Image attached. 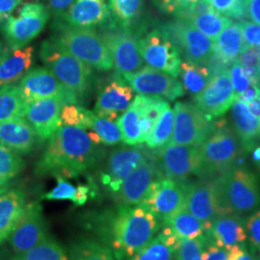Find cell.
<instances>
[{"instance_id":"6da1fadb","label":"cell","mask_w":260,"mask_h":260,"mask_svg":"<svg viewBox=\"0 0 260 260\" xmlns=\"http://www.w3.org/2000/svg\"><path fill=\"white\" fill-rule=\"evenodd\" d=\"M89 228L96 239L110 249L116 260H125L154 238L161 223L142 204H117L93 214Z\"/></svg>"},{"instance_id":"3957f363","label":"cell","mask_w":260,"mask_h":260,"mask_svg":"<svg viewBox=\"0 0 260 260\" xmlns=\"http://www.w3.org/2000/svg\"><path fill=\"white\" fill-rule=\"evenodd\" d=\"M201 169L198 177L213 179L237 165L243 152L239 138L224 119L215 121V129L199 147Z\"/></svg>"},{"instance_id":"4316f807","label":"cell","mask_w":260,"mask_h":260,"mask_svg":"<svg viewBox=\"0 0 260 260\" xmlns=\"http://www.w3.org/2000/svg\"><path fill=\"white\" fill-rule=\"evenodd\" d=\"M161 229L148 245L125 260H176L178 239L168 226Z\"/></svg>"},{"instance_id":"e575fe53","label":"cell","mask_w":260,"mask_h":260,"mask_svg":"<svg viewBox=\"0 0 260 260\" xmlns=\"http://www.w3.org/2000/svg\"><path fill=\"white\" fill-rule=\"evenodd\" d=\"M112 21L121 27L131 28L138 23L145 0H108Z\"/></svg>"},{"instance_id":"ee69618b","label":"cell","mask_w":260,"mask_h":260,"mask_svg":"<svg viewBox=\"0 0 260 260\" xmlns=\"http://www.w3.org/2000/svg\"><path fill=\"white\" fill-rule=\"evenodd\" d=\"M93 115V112L86 109L81 105L69 103L62 107L61 120L63 125L76 126L87 131L91 125Z\"/></svg>"},{"instance_id":"816d5d0a","label":"cell","mask_w":260,"mask_h":260,"mask_svg":"<svg viewBox=\"0 0 260 260\" xmlns=\"http://www.w3.org/2000/svg\"><path fill=\"white\" fill-rule=\"evenodd\" d=\"M75 0H47V8L57 20L63 19L66 12Z\"/></svg>"},{"instance_id":"44dd1931","label":"cell","mask_w":260,"mask_h":260,"mask_svg":"<svg viewBox=\"0 0 260 260\" xmlns=\"http://www.w3.org/2000/svg\"><path fill=\"white\" fill-rule=\"evenodd\" d=\"M65 104L69 103L62 98H50L28 103L24 118L35 130L41 142L49 140L63 125L61 110Z\"/></svg>"},{"instance_id":"484cf974","label":"cell","mask_w":260,"mask_h":260,"mask_svg":"<svg viewBox=\"0 0 260 260\" xmlns=\"http://www.w3.org/2000/svg\"><path fill=\"white\" fill-rule=\"evenodd\" d=\"M232 118L243 151H251L260 140L259 119L249 110L246 103L238 101H235L232 106Z\"/></svg>"},{"instance_id":"603a6c76","label":"cell","mask_w":260,"mask_h":260,"mask_svg":"<svg viewBox=\"0 0 260 260\" xmlns=\"http://www.w3.org/2000/svg\"><path fill=\"white\" fill-rule=\"evenodd\" d=\"M133 96V90L124 81H112L99 93L94 114L101 118L115 121L128 108Z\"/></svg>"},{"instance_id":"9f6ffc18","label":"cell","mask_w":260,"mask_h":260,"mask_svg":"<svg viewBox=\"0 0 260 260\" xmlns=\"http://www.w3.org/2000/svg\"><path fill=\"white\" fill-rule=\"evenodd\" d=\"M246 104L248 105L249 110L260 120V88H258L255 98Z\"/></svg>"},{"instance_id":"11a10c76","label":"cell","mask_w":260,"mask_h":260,"mask_svg":"<svg viewBox=\"0 0 260 260\" xmlns=\"http://www.w3.org/2000/svg\"><path fill=\"white\" fill-rule=\"evenodd\" d=\"M258 91V87L254 86V85H251L245 92L238 94L236 96V101L241 102L243 103H248L251 102V100H253L257 93Z\"/></svg>"},{"instance_id":"6f0895ef","label":"cell","mask_w":260,"mask_h":260,"mask_svg":"<svg viewBox=\"0 0 260 260\" xmlns=\"http://www.w3.org/2000/svg\"><path fill=\"white\" fill-rule=\"evenodd\" d=\"M236 260H256V256L254 255V253L251 250H248L246 248V250L244 251L241 256H239Z\"/></svg>"},{"instance_id":"8fae6325","label":"cell","mask_w":260,"mask_h":260,"mask_svg":"<svg viewBox=\"0 0 260 260\" xmlns=\"http://www.w3.org/2000/svg\"><path fill=\"white\" fill-rule=\"evenodd\" d=\"M138 47L143 61L149 67L176 78L179 76L180 52L161 29H154L138 39Z\"/></svg>"},{"instance_id":"8992f818","label":"cell","mask_w":260,"mask_h":260,"mask_svg":"<svg viewBox=\"0 0 260 260\" xmlns=\"http://www.w3.org/2000/svg\"><path fill=\"white\" fill-rule=\"evenodd\" d=\"M55 27L60 44L86 65L103 72L114 68L108 48L93 28L75 27L63 21H58Z\"/></svg>"},{"instance_id":"9a60e30c","label":"cell","mask_w":260,"mask_h":260,"mask_svg":"<svg viewBox=\"0 0 260 260\" xmlns=\"http://www.w3.org/2000/svg\"><path fill=\"white\" fill-rule=\"evenodd\" d=\"M48 235L43 206L38 202H32L24 206L7 240L15 255H19L45 240Z\"/></svg>"},{"instance_id":"d6a6232c","label":"cell","mask_w":260,"mask_h":260,"mask_svg":"<svg viewBox=\"0 0 260 260\" xmlns=\"http://www.w3.org/2000/svg\"><path fill=\"white\" fill-rule=\"evenodd\" d=\"M26 106L19 86L5 85L0 88V122L24 119Z\"/></svg>"},{"instance_id":"277c9868","label":"cell","mask_w":260,"mask_h":260,"mask_svg":"<svg viewBox=\"0 0 260 260\" xmlns=\"http://www.w3.org/2000/svg\"><path fill=\"white\" fill-rule=\"evenodd\" d=\"M40 57L60 83L78 102L84 98L92 82L91 67L73 55L55 37L46 40L42 44Z\"/></svg>"},{"instance_id":"9c48e42d","label":"cell","mask_w":260,"mask_h":260,"mask_svg":"<svg viewBox=\"0 0 260 260\" xmlns=\"http://www.w3.org/2000/svg\"><path fill=\"white\" fill-rule=\"evenodd\" d=\"M174 112L175 126L168 144L200 147L215 129L214 118L200 110L195 104L177 102Z\"/></svg>"},{"instance_id":"5bb4252c","label":"cell","mask_w":260,"mask_h":260,"mask_svg":"<svg viewBox=\"0 0 260 260\" xmlns=\"http://www.w3.org/2000/svg\"><path fill=\"white\" fill-rule=\"evenodd\" d=\"M187 181L158 177L149 186V191L141 204L162 223L165 219L184 206Z\"/></svg>"},{"instance_id":"e0dca14e","label":"cell","mask_w":260,"mask_h":260,"mask_svg":"<svg viewBox=\"0 0 260 260\" xmlns=\"http://www.w3.org/2000/svg\"><path fill=\"white\" fill-rule=\"evenodd\" d=\"M123 76L131 89L139 94L175 102L185 93L182 83L176 77L150 67H143L139 71Z\"/></svg>"},{"instance_id":"d590c367","label":"cell","mask_w":260,"mask_h":260,"mask_svg":"<svg viewBox=\"0 0 260 260\" xmlns=\"http://www.w3.org/2000/svg\"><path fill=\"white\" fill-rule=\"evenodd\" d=\"M68 260H116L108 247L94 238H80L68 253Z\"/></svg>"},{"instance_id":"db71d44e","label":"cell","mask_w":260,"mask_h":260,"mask_svg":"<svg viewBox=\"0 0 260 260\" xmlns=\"http://www.w3.org/2000/svg\"><path fill=\"white\" fill-rule=\"evenodd\" d=\"M198 1L199 0H171L163 13L173 14L175 16L178 12L186 9Z\"/></svg>"},{"instance_id":"7c38bea8","label":"cell","mask_w":260,"mask_h":260,"mask_svg":"<svg viewBox=\"0 0 260 260\" xmlns=\"http://www.w3.org/2000/svg\"><path fill=\"white\" fill-rule=\"evenodd\" d=\"M154 152L155 150L142 144L114 149L107 158L101 176L103 185L111 194L115 193L121 182Z\"/></svg>"},{"instance_id":"8d00e7d4","label":"cell","mask_w":260,"mask_h":260,"mask_svg":"<svg viewBox=\"0 0 260 260\" xmlns=\"http://www.w3.org/2000/svg\"><path fill=\"white\" fill-rule=\"evenodd\" d=\"M179 75L184 91L193 96L201 93L213 78L206 66L190 61L181 63Z\"/></svg>"},{"instance_id":"681fc988","label":"cell","mask_w":260,"mask_h":260,"mask_svg":"<svg viewBox=\"0 0 260 260\" xmlns=\"http://www.w3.org/2000/svg\"><path fill=\"white\" fill-rule=\"evenodd\" d=\"M229 71H230V76L233 83V89L237 96L238 94L245 92L251 86V83L249 78L244 74L241 65L238 63L237 60L233 62L232 66L230 67Z\"/></svg>"},{"instance_id":"f35d334b","label":"cell","mask_w":260,"mask_h":260,"mask_svg":"<svg viewBox=\"0 0 260 260\" xmlns=\"http://www.w3.org/2000/svg\"><path fill=\"white\" fill-rule=\"evenodd\" d=\"M11 260H68V252L59 242L48 235L29 251L15 255Z\"/></svg>"},{"instance_id":"e7e4bbea","label":"cell","mask_w":260,"mask_h":260,"mask_svg":"<svg viewBox=\"0 0 260 260\" xmlns=\"http://www.w3.org/2000/svg\"><path fill=\"white\" fill-rule=\"evenodd\" d=\"M32 1H38V0H32Z\"/></svg>"},{"instance_id":"d4e9b609","label":"cell","mask_w":260,"mask_h":260,"mask_svg":"<svg viewBox=\"0 0 260 260\" xmlns=\"http://www.w3.org/2000/svg\"><path fill=\"white\" fill-rule=\"evenodd\" d=\"M37 134L31 124L24 119H16L0 122V145L16 151L27 154L36 144Z\"/></svg>"},{"instance_id":"f5cc1de1","label":"cell","mask_w":260,"mask_h":260,"mask_svg":"<svg viewBox=\"0 0 260 260\" xmlns=\"http://www.w3.org/2000/svg\"><path fill=\"white\" fill-rule=\"evenodd\" d=\"M21 2L22 0H0V26H3L5 21Z\"/></svg>"},{"instance_id":"be15d7a7","label":"cell","mask_w":260,"mask_h":260,"mask_svg":"<svg viewBox=\"0 0 260 260\" xmlns=\"http://www.w3.org/2000/svg\"><path fill=\"white\" fill-rule=\"evenodd\" d=\"M256 260H260V254L259 255H257V256H256Z\"/></svg>"},{"instance_id":"c3c4849f","label":"cell","mask_w":260,"mask_h":260,"mask_svg":"<svg viewBox=\"0 0 260 260\" xmlns=\"http://www.w3.org/2000/svg\"><path fill=\"white\" fill-rule=\"evenodd\" d=\"M245 226L251 248L260 252V209L251 214L245 221Z\"/></svg>"},{"instance_id":"6125c7cd","label":"cell","mask_w":260,"mask_h":260,"mask_svg":"<svg viewBox=\"0 0 260 260\" xmlns=\"http://www.w3.org/2000/svg\"><path fill=\"white\" fill-rule=\"evenodd\" d=\"M6 256V250L5 248H3L2 244H0V260H4Z\"/></svg>"},{"instance_id":"ab89813d","label":"cell","mask_w":260,"mask_h":260,"mask_svg":"<svg viewBox=\"0 0 260 260\" xmlns=\"http://www.w3.org/2000/svg\"><path fill=\"white\" fill-rule=\"evenodd\" d=\"M186 21L213 42L224 28L233 22V19L224 17L214 10L194 16Z\"/></svg>"},{"instance_id":"7a4b0ae2","label":"cell","mask_w":260,"mask_h":260,"mask_svg":"<svg viewBox=\"0 0 260 260\" xmlns=\"http://www.w3.org/2000/svg\"><path fill=\"white\" fill-rule=\"evenodd\" d=\"M102 157V149L88 131L62 125L49 138L35 168L37 176L74 178L93 169Z\"/></svg>"},{"instance_id":"f907efd6","label":"cell","mask_w":260,"mask_h":260,"mask_svg":"<svg viewBox=\"0 0 260 260\" xmlns=\"http://www.w3.org/2000/svg\"><path fill=\"white\" fill-rule=\"evenodd\" d=\"M240 24L245 46H255L260 47L259 24L246 20H242Z\"/></svg>"},{"instance_id":"7bdbcfd3","label":"cell","mask_w":260,"mask_h":260,"mask_svg":"<svg viewBox=\"0 0 260 260\" xmlns=\"http://www.w3.org/2000/svg\"><path fill=\"white\" fill-rule=\"evenodd\" d=\"M89 130L99 137L101 144L115 146L121 142V129L117 121L101 118L94 114Z\"/></svg>"},{"instance_id":"f1b7e54d","label":"cell","mask_w":260,"mask_h":260,"mask_svg":"<svg viewBox=\"0 0 260 260\" xmlns=\"http://www.w3.org/2000/svg\"><path fill=\"white\" fill-rule=\"evenodd\" d=\"M34 47L13 50L0 62V87L21 79L33 65Z\"/></svg>"},{"instance_id":"680465c9","label":"cell","mask_w":260,"mask_h":260,"mask_svg":"<svg viewBox=\"0 0 260 260\" xmlns=\"http://www.w3.org/2000/svg\"><path fill=\"white\" fill-rule=\"evenodd\" d=\"M11 52V49L9 47H7L6 45H4V43H2L0 41V62L6 57V56L9 54Z\"/></svg>"},{"instance_id":"94428289","label":"cell","mask_w":260,"mask_h":260,"mask_svg":"<svg viewBox=\"0 0 260 260\" xmlns=\"http://www.w3.org/2000/svg\"><path fill=\"white\" fill-rule=\"evenodd\" d=\"M252 161L258 166L260 165V146L253 149L252 151Z\"/></svg>"},{"instance_id":"7dc6e473","label":"cell","mask_w":260,"mask_h":260,"mask_svg":"<svg viewBox=\"0 0 260 260\" xmlns=\"http://www.w3.org/2000/svg\"><path fill=\"white\" fill-rule=\"evenodd\" d=\"M246 248V244L243 246H235L232 249H226L208 243V246L203 254V260H236L241 256Z\"/></svg>"},{"instance_id":"60d3db41","label":"cell","mask_w":260,"mask_h":260,"mask_svg":"<svg viewBox=\"0 0 260 260\" xmlns=\"http://www.w3.org/2000/svg\"><path fill=\"white\" fill-rule=\"evenodd\" d=\"M140 115L138 107L132 102L128 108L117 120L121 132V141L127 146L143 144L139 126Z\"/></svg>"},{"instance_id":"ac0fdd59","label":"cell","mask_w":260,"mask_h":260,"mask_svg":"<svg viewBox=\"0 0 260 260\" xmlns=\"http://www.w3.org/2000/svg\"><path fill=\"white\" fill-rule=\"evenodd\" d=\"M158 177L161 176L155 150L150 157L121 182L119 189L111 194L112 200L119 205H139L147 195L149 186Z\"/></svg>"},{"instance_id":"4fadbf2b","label":"cell","mask_w":260,"mask_h":260,"mask_svg":"<svg viewBox=\"0 0 260 260\" xmlns=\"http://www.w3.org/2000/svg\"><path fill=\"white\" fill-rule=\"evenodd\" d=\"M156 156L161 177L186 181L191 175L199 176L201 169L199 147L168 144L156 150Z\"/></svg>"},{"instance_id":"4dcf8cb0","label":"cell","mask_w":260,"mask_h":260,"mask_svg":"<svg viewBox=\"0 0 260 260\" xmlns=\"http://www.w3.org/2000/svg\"><path fill=\"white\" fill-rule=\"evenodd\" d=\"M133 103L136 104L139 110L141 139L143 143H145L158 119L170 104L164 99L144 94H138L135 96Z\"/></svg>"},{"instance_id":"5b68a950","label":"cell","mask_w":260,"mask_h":260,"mask_svg":"<svg viewBox=\"0 0 260 260\" xmlns=\"http://www.w3.org/2000/svg\"><path fill=\"white\" fill-rule=\"evenodd\" d=\"M216 182L221 204L226 213L242 216L259 208V182L249 169L236 165L217 177Z\"/></svg>"},{"instance_id":"f6af8a7d","label":"cell","mask_w":260,"mask_h":260,"mask_svg":"<svg viewBox=\"0 0 260 260\" xmlns=\"http://www.w3.org/2000/svg\"><path fill=\"white\" fill-rule=\"evenodd\" d=\"M208 246L205 234L192 239L178 240L176 260H203V254Z\"/></svg>"},{"instance_id":"1f68e13d","label":"cell","mask_w":260,"mask_h":260,"mask_svg":"<svg viewBox=\"0 0 260 260\" xmlns=\"http://www.w3.org/2000/svg\"><path fill=\"white\" fill-rule=\"evenodd\" d=\"M162 225L168 226L178 240L192 239L205 233V223L191 213L185 206L165 219L161 223Z\"/></svg>"},{"instance_id":"7402d4cb","label":"cell","mask_w":260,"mask_h":260,"mask_svg":"<svg viewBox=\"0 0 260 260\" xmlns=\"http://www.w3.org/2000/svg\"><path fill=\"white\" fill-rule=\"evenodd\" d=\"M205 233L209 244L226 249L243 246L248 238L245 220L233 213L217 217Z\"/></svg>"},{"instance_id":"836d02e7","label":"cell","mask_w":260,"mask_h":260,"mask_svg":"<svg viewBox=\"0 0 260 260\" xmlns=\"http://www.w3.org/2000/svg\"><path fill=\"white\" fill-rule=\"evenodd\" d=\"M57 184L55 187L47 192V194L43 196L44 200L47 201H71L76 206H81L85 205L90 195L93 193V189L89 184H79L73 185L70 183L67 178L57 177Z\"/></svg>"},{"instance_id":"83f0119b","label":"cell","mask_w":260,"mask_h":260,"mask_svg":"<svg viewBox=\"0 0 260 260\" xmlns=\"http://www.w3.org/2000/svg\"><path fill=\"white\" fill-rule=\"evenodd\" d=\"M25 205V195L19 190L0 194V244L8 239Z\"/></svg>"},{"instance_id":"b9f144b4","label":"cell","mask_w":260,"mask_h":260,"mask_svg":"<svg viewBox=\"0 0 260 260\" xmlns=\"http://www.w3.org/2000/svg\"><path fill=\"white\" fill-rule=\"evenodd\" d=\"M25 163L19 153L0 145V193L10 181L24 169Z\"/></svg>"},{"instance_id":"74e56055","label":"cell","mask_w":260,"mask_h":260,"mask_svg":"<svg viewBox=\"0 0 260 260\" xmlns=\"http://www.w3.org/2000/svg\"><path fill=\"white\" fill-rule=\"evenodd\" d=\"M175 126V112L169 106L156 121L145 141L146 146L152 150L164 148L170 142Z\"/></svg>"},{"instance_id":"f546056e","label":"cell","mask_w":260,"mask_h":260,"mask_svg":"<svg viewBox=\"0 0 260 260\" xmlns=\"http://www.w3.org/2000/svg\"><path fill=\"white\" fill-rule=\"evenodd\" d=\"M245 47L241 24L233 22L223 29L213 42V52L231 67Z\"/></svg>"},{"instance_id":"bcb514c9","label":"cell","mask_w":260,"mask_h":260,"mask_svg":"<svg viewBox=\"0 0 260 260\" xmlns=\"http://www.w3.org/2000/svg\"><path fill=\"white\" fill-rule=\"evenodd\" d=\"M210 7L231 19L243 20L247 17V0H205Z\"/></svg>"},{"instance_id":"2e32d148","label":"cell","mask_w":260,"mask_h":260,"mask_svg":"<svg viewBox=\"0 0 260 260\" xmlns=\"http://www.w3.org/2000/svg\"><path fill=\"white\" fill-rule=\"evenodd\" d=\"M184 206L205 223V232L217 217L226 213L221 204L216 178H202L194 183L187 181Z\"/></svg>"},{"instance_id":"91938a15","label":"cell","mask_w":260,"mask_h":260,"mask_svg":"<svg viewBox=\"0 0 260 260\" xmlns=\"http://www.w3.org/2000/svg\"><path fill=\"white\" fill-rule=\"evenodd\" d=\"M170 1H171V0H152L153 4H154L161 12H164V10L166 8V6L169 4Z\"/></svg>"},{"instance_id":"ffe728a7","label":"cell","mask_w":260,"mask_h":260,"mask_svg":"<svg viewBox=\"0 0 260 260\" xmlns=\"http://www.w3.org/2000/svg\"><path fill=\"white\" fill-rule=\"evenodd\" d=\"M236 101L230 71L215 75L205 89L194 96L195 105L206 115L215 118L229 111Z\"/></svg>"},{"instance_id":"ba28073f","label":"cell","mask_w":260,"mask_h":260,"mask_svg":"<svg viewBox=\"0 0 260 260\" xmlns=\"http://www.w3.org/2000/svg\"><path fill=\"white\" fill-rule=\"evenodd\" d=\"M100 35L111 54L113 65L118 74L128 75L143 68L144 61L140 54L138 38L133 29L121 27L111 20L102 28Z\"/></svg>"},{"instance_id":"52a82bcc","label":"cell","mask_w":260,"mask_h":260,"mask_svg":"<svg viewBox=\"0 0 260 260\" xmlns=\"http://www.w3.org/2000/svg\"><path fill=\"white\" fill-rule=\"evenodd\" d=\"M49 18L50 12L44 4L24 3L17 15H11L3 24V33L10 49L26 47L46 27Z\"/></svg>"},{"instance_id":"30bf717a","label":"cell","mask_w":260,"mask_h":260,"mask_svg":"<svg viewBox=\"0 0 260 260\" xmlns=\"http://www.w3.org/2000/svg\"><path fill=\"white\" fill-rule=\"evenodd\" d=\"M160 29L177 47L186 61L205 65L213 52V41L186 20L177 19L165 23Z\"/></svg>"},{"instance_id":"cb8c5ba5","label":"cell","mask_w":260,"mask_h":260,"mask_svg":"<svg viewBox=\"0 0 260 260\" xmlns=\"http://www.w3.org/2000/svg\"><path fill=\"white\" fill-rule=\"evenodd\" d=\"M108 3L102 0H75L66 12L63 21L75 27H92L111 21Z\"/></svg>"},{"instance_id":"d6986e66","label":"cell","mask_w":260,"mask_h":260,"mask_svg":"<svg viewBox=\"0 0 260 260\" xmlns=\"http://www.w3.org/2000/svg\"><path fill=\"white\" fill-rule=\"evenodd\" d=\"M19 87L27 104L50 98H62L68 103H79L47 68H36L28 71L20 79Z\"/></svg>"}]
</instances>
